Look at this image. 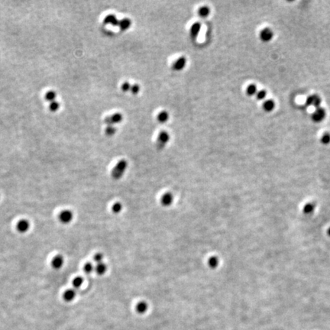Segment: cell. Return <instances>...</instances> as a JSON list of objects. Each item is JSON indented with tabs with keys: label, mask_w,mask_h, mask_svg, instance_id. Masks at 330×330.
Here are the masks:
<instances>
[{
	"label": "cell",
	"mask_w": 330,
	"mask_h": 330,
	"mask_svg": "<svg viewBox=\"0 0 330 330\" xmlns=\"http://www.w3.org/2000/svg\"><path fill=\"white\" fill-rule=\"evenodd\" d=\"M187 58L184 56L178 57L172 64V69L175 71H181L185 68L186 65H187Z\"/></svg>",
	"instance_id": "5b68a950"
},
{
	"label": "cell",
	"mask_w": 330,
	"mask_h": 330,
	"mask_svg": "<svg viewBox=\"0 0 330 330\" xmlns=\"http://www.w3.org/2000/svg\"><path fill=\"white\" fill-rule=\"evenodd\" d=\"M140 90H141V87H140L139 84H138V83L132 84L131 87V89H130V91H131V93L133 95L138 94L139 93Z\"/></svg>",
	"instance_id": "f1b7e54d"
},
{
	"label": "cell",
	"mask_w": 330,
	"mask_h": 330,
	"mask_svg": "<svg viewBox=\"0 0 330 330\" xmlns=\"http://www.w3.org/2000/svg\"><path fill=\"white\" fill-rule=\"evenodd\" d=\"M122 209V204H121L120 203H114L113 206H112V212H113L114 213H119V212H121Z\"/></svg>",
	"instance_id": "1f68e13d"
},
{
	"label": "cell",
	"mask_w": 330,
	"mask_h": 330,
	"mask_svg": "<svg viewBox=\"0 0 330 330\" xmlns=\"http://www.w3.org/2000/svg\"><path fill=\"white\" fill-rule=\"evenodd\" d=\"M103 255L101 253H97V254H95L94 261H96V262L97 263V264L102 263V261H103Z\"/></svg>",
	"instance_id": "d6a6232c"
},
{
	"label": "cell",
	"mask_w": 330,
	"mask_h": 330,
	"mask_svg": "<svg viewBox=\"0 0 330 330\" xmlns=\"http://www.w3.org/2000/svg\"><path fill=\"white\" fill-rule=\"evenodd\" d=\"M64 258L61 255H56L51 261V265L54 269H60L64 265Z\"/></svg>",
	"instance_id": "7c38bea8"
},
{
	"label": "cell",
	"mask_w": 330,
	"mask_h": 330,
	"mask_svg": "<svg viewBox=\"0 0 330 330\" xmlns=\"http://www.w3.org/2000/svg\"><path fill=\"white\" fill-rule=\"evenodd\" d=\"M103 22L106 24H111L112 26H119V20L113 14H109L105 17Z\"/></svg>",
	"instance_id": "8fae6325"
},
{
	"label": "cell",
	"mask_w": 330,
	"mask_h": 330,
	"mask_svg": "<svg viewBox=\"0 0 330 330\" xmlns=\"http://www.w3.org/2000/svg\"><path fill=\"white\" fill-rule=\"evenodd\" d=\"M210 8L207 6H203L200 7L198 9V15L201 18H206L210 15Z\"/></svg>",
	"instance_id": "e0dca14e"
},
{
	"label": "cell",
	"mask_w": 330,
	"mask_h": 330,
	"mask_svg": "<svg viewBox=\"0 0 330 330\" xmlns=\"http://www.w3.org/2000/svg\"><path fill=\"white\" fill-rule=\"evenodd\" d=\"M258 87L257 86L255 85V84H250V85L248 86V87L246 88V93L248 96H254V95H256V93H258Z\"/></svg>",
	"instance_id": "ffe728a7"
},
{
	"label": "cell",
	"mask_w": 330,
	"mask_h": 330,
	"mask_svg": "<svg viewBox=\"0 0 330 330\" xmlns=\"http://www.w3.org/2000/svg\"><path fill=\"white\" fill-rule=\"evenodd\" d=\"M259 37L260 39L263 42H269L273 38L274 32L269 28H265V29L261 30L259 34Z\"/></svg>",
	"instance_id": "9c48e42d"
},
{
	"label": "cell",
	"mask_w": 330,
	"mask_h": 330,
	"mask_svg": "<svg viewBox=\"0 0 330 330\" xmlns=\"http://www.w3.org/2000/svg\"><path fill=\"white\" fill-rule=\"evenodd\" d=\"M255 96L257 99H258V100H263V99H265L267 96L266 90H264V89H261V90L258 91V93H256Z\"/></svg>",
	"instance_id": "f546056e"
},
{
	"label": "cell",
	"mask_w": 330,
	"mask_h": 330,
	"mask_svg": "<svg viewBox=\"0 0 330 330\" xmlns=\"http://www.w3.org/2000/svg\"><path fill=\"white\" fill-rule=\"evenodd\" d=\"M128 163L125 160L122 159L120 160L115 167L113 168L112 171V177L114 180H119L125 173L126 169H127Z\"/></svg>",
	"instance_id": "6da1fadb"
},
{
	"label": "cell",
	"mask_w": 330,
	"mask_h": 330,
	"mask_svg": "<svg viewBox=\"0 0 330 330\" xmlns=\"http://www.w3.org/2000/svg\"><path fill=\"white\" fill-rule=\"evenodd\" d=\"M77 295V292L74 289H69L64 292L63 297L66 302H71L75 299Z\"/></svg>",
	"instance_id": "5bb4252c"
},
{
	"label": "cell",
	"mask_w": 330,
	"mask_h": 330,
	"mask_svg": "<svg viewBox=\"0 0 330 330\" xmlns=\"http://www.w3.org/2000/svg\"><path fill=\"white\" fill-rule=\"evenodd\" d=\"M326 116V112L325 110V109L322 108V107H319L315 109V111L312 113L311 119L316 123H319V122H322Z\"/></svg>",
	"instance_id": "277c9868"
},
{
	"label": "cell",
	"mask_w": 330,
	"mask_h": 330,
	"mask_svg": "<svg viewBox=\"0 0 330 330\" xmlns=\"http://www.w3.org/2000/svg\"><path fill=\"white\" fill-rule=\"evenodd\" d=\"M321 143L323 145H329L330 144V134L329 133H324L322 136L321 137Z\"/></svg>",
	"instance_id": "4316f807"
},
{
	"label": "cell",
	"mask_w": 330,
	"mask_h": 330,
	"mask_svg": "<svg viewBox=\"0 0 330 330\" xmlns=\"http://www.w3.org/2000/svg\"><path fill=\"white\" fill-rule=\"evenodd\" d=\"M131 84L129 82L125 81V82H124L123 83H122V85H121V89H122L124 93L129 92V91H130V89H131Z\"/></svg>",
	"instance_id": "4dcf8cb0"
},
{
	"label": "cell",
	"mask_w": 330,
	"mask_h": 330,
	"mask_svg": "<svg viewBox=\"0 0 330 330\" xmlns=\"http://www.w3.org/2000/svg\"><path fill=\"white\" fill-rule=\"evenodd\" d=\"M60 108V103L57 101H54L50 103L49 104V109L51 112H57Z\"/></svg>",
	"instance_id": "83f0119b"
},
{
	"label": "cell",
	"mask_w": 330,
	"mask_h": 330,
	"mask_svg": "<svg viewBox=\"0 0 330 330\" xmlns=\"http://www.w3.org/2000/svg\"><path fill=\"white\" fill-rule=\"evenodd\" d=\"M116 131L117 129L114 125H107L105 129V133L107 136H113Z\"/></svg>",
	"instance_id": "603a6c76"
},
{
	"label": "cell",
	"mask_w": 330,
	"mask_h": 330,
	"mask_svg": "<svg viewBox=\"0 0 330 330\" xmlns=\"http://www.w3.org/2000/svg\"><path fill=\"white\" fill-rule=\"evenodd\" d=\"M16 229L20 233H25L30 229V222L27 219H21L17 222Z\"/></svg>",
	"instance_id": "30bf717a"
},
{
	"label": "cell",
	"mask_w": 330,
	"mask_h": 330,
	"mask_svg": "<svg viewBox=\"0 0 330 330\" xmlns=\"http://www.w3.org/2000/svg\"><path fill=\"white\" fill-rule=\"evenodd\" d=\"M95 270L94 266L93 265L92 263L88 262L87 264H85V265L83 266V271L85 273L87 274H91L93 271Z\"/></svg>",
	"instance_id": "484cf974"
},
{
	"label": "cell",
	"mask_w": 330,
	"mask_h": 330,
	"mask_svg": "<svg viewBox=\"0 0 330 330\" xmlns=\"http://www.w3.org/2000/svg\"><path fill=\"white\" fill-rule=\"evenodd\" d=\"M202 24L200 22H195L194 23L192 24V25L189 28V36H190L191 39L195 40L197 38L198 35H199L200 32Z\"/></svg>",
	"instance_id": "52a82bcc"
},
{
	"label": "cell",
	"mask_w": 330,
	"mask_h": 330,
	"mask_svg": "<svg viewBox=\"0 0 330 330\" xmlns=\"http://www.w3.org/2000/svg\"><path fill=\"white\" fill-rule=\"evenodd\" d=\"M275 108V103L271 99H268L263 103V109L267 112H270L273 111L274 109Z\"/></svg>",
	"instance_id": "ac0fdd59"
},
{
	"label": "cell",
	"mask_w": 330,
	"mask_h": 330,
	"mask_svg": "<svg viewBox=\"0 0 330 330\" xmlns=\"http://www.w3.org/2000/svg\"><path fill=\"white\" fill-rule=\"evenodd\" d=\"M106 270H107V267L106 264L103 262L99 263V264H97V265H96V268H95V271H96V273H97L99 275L104 274L106 273Z\"/></svg>",
	"instance_id": "44dd1931"
},
{
	"label": "cell",
	"mask_w": 330,
	"mask_h": 330,
	"mask_svg": "<svg viewBox=\"0 0 330 330\" xmlns=\"http://www.w3.org/2000/svg\"><path fill=\"white\" fill-rule=\"evenodd\" d=\"M328 234H329V236H330V228L329 229V230H328Z\"/></svg>",
	"instance_id": "836d02e7"
},
{
	"label": "cell",
	"mask_w": 330,
	"mask_h": 330,
	"mask_svg": "<svg viewBox=\"0 0 330 330\" xmlns=\"http://www.w3.org/2000/svg\"><path fill=\"white\" fill-rule=\"evenodd\" d=\"M82 283H83V280H82V277H77L73 280L72 284H73V287H74L75 289H77V288H80V287H81Z\"/></svg>",
	"instance_id": "cb8c5ba5"
},
{
	"label": "cell",
	"mask_w": 330,
	"mask_h": 330,
	"mask_svg": "<svg viewBox=\"0 0 330 330\" xmlns=\"http://www.w3.org/2000/svg\"><path fill=\"white\" fill-rule=\"evenodd\" d=\"M56 98H57V93L53 90H50L48 92H47V93L45 94V99L47 101L50 102H54L56 100Z\"/></svg>",
	"instance_id": "7402d4cb"
},
{
	"label": "cell",
	"mask_w": 330,
	"mask_h": 330,
	"mask_svg": "<svg viewBox=\"0 0 330 330\" xmlns=\"http://www.w3.org/2000/svg\"><path fill=\"white\" fill-rule=\"evenodd\" d=\"M59 220L61 223L63 224H68L71 222L73 218V214L71 210H65L62 212H60L59 214Z\"/></svg>",
	"instance_id": "8992f818"
},
{
	"label": "cell",
	"mask_w": 330,
	"mask_h": 330,
	"mask_svg": "<svg viewBox=\"0 0 330 330\" xmlns=\"http://www.w3.org/2000/svg\"><path fill=\"white\" fill-rule=\"evenodd\" d=\"M321 102H322V100H321V98L319 97V96H317V95L313 94V95H310V96H309L308 97H307V99L306 100V106H313L317 109V108H319V107H320Z\"/></svg>",
	"instance_id": "ba28073f"
},
{
	"label": "cell",
	"mask_w": 330,
	"mask_h": 330,
	"mask_svg": "<svg viewBox=\"0 0 330 330\" xmlns=\"http://www.w3.org/2000/svg\"><path fill=\"white\" fill-rule=\"evenodd\" d=\"M170 115L168 113V112H167L166 110H163L161 111L157 115V120L159 123L164 124L169 120Z\"/></svg>",
	"instance_id": "2e32d148"
},
{
	"label": "cell",
	"mask_w": 330,
	"mask_h": 330,
	"mask_svg": "<svg viewBox=\"0 0 330 330\" xmlns=\"http://www.w3.org/2000/svg\"><path fill=\"white\" fill-rule=\"evenodd\" d=\"M173 201V195L170 193H166L162 196L161 199V204L164 206H171Z\"/></svg>",
	"instance_id": "4fadbf2b"
},
{
	"label": "cell",
	"mask_w": 330,
	"mask_h": 330,
	"mask_svg": "<svg viewBox=\"0 0 330 330\" xmlns=\"http://www.w3.org/2000/svg\"><path fill=\"white\" fill-rule=\"evenodd\" d=\"M208 264L211 268H216L219 264V259L215 256H212L209 259Z\"/></svg>",
	"instance_id": "d4e9b609"
},
{
	"label": "cell",
	"mask_w": 330,
	"mask_h": 330,
	"mask_svg": "<svg viewBox=\"0 0 330 330\" xmlns=\"http://www.w3.org/2000/svg\"><path fill=\"white\" fill-rule=\"evenodd\" d=\"M131 26V20L129 18H123L119 20L118 27L122 31H126Z\"/></svg>",
	"instance_id": "9a60e30c"
},
{
	"label": "cell",
	"mask_w": 330,
	"mask_h": 330,
	"mask_svg": "<svg viewBox=\"0 0 330 330\" xmlns=\"http://www.w3.org/2000/svg\"><path fill=\"white\" fill-rule=\"evenodd\" d=\"M148 306H147V303L145 301H141L136 305V311L140 314L145 313V312L147 310Z\"/></svg>",
	"instance_id": "d6986e66"
},
{
	"label": "cell",
	"mask_w": 330,
	"mask_h": 330,
	"mask_svg": "<svg viewBox=\"0 0 330 330\" xmlns=\"http://www.w3.org/2000/svg\"><path fill=\"white\" fill-rule=\"evenodd\" d=\"M122 120H123V115L120 112H115L106 116L104 119V122L107 125H115L120 123Z\"/></svg>",
	"instance_id": "3957f363"
},
{
	"label": "cell",
	"mask_w": 330,
	"mask_h": 330,
	"mask_svg": "<svg viewBox=\"0 0 330 330\" xmlns=\"http://www.w3.org/2000/svg\"><path fill=\"white\" fill-rule=\"evenodd\" d=\"M170 134L167 131H160L157 135V139H156V145L158 150H162L164 149L167 144L170 141Z\"/></svg>",
	"instance_id": "7a4b0ae2"
}]
</instances>
